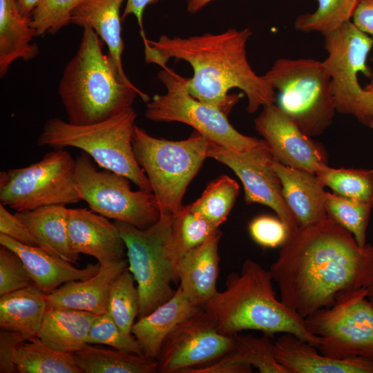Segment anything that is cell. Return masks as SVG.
Instances as JSON below:
<instances>
[{"label":"cell","mask_w":373,"mask_h":373,"mask_svg":"<svg viewBox=\"0 0 373 373\" xmlns=\"http://www.w3.org/2000/svg\"><path fill=\"white\" fill-rule=\"evenodd\" d=\"M269 271L281 301L305 318L373 284V246L327 218L291 231Z\"/></svg>","instance_id":"cell-1"},{"label":"cell","mask_w":373,"mask_h":373,"mask_svg":"<svg viewBox=\"0 0 373 373\" xmlns=\"http://www.w3.org/2000/svg\"><path fill=\"white\" fill-rule=\"evenodd\" d=\"M252 35L249 28H229L217 34L206 32L187 37L162 35L157 41H143L145 61L161 68L175 58L185 61L193 68L188 78L189 93L202 103L228 115L240 95L229 94L237 88L247 98V111L276 102V92L251 68L247 56V44Z\"/></svg>","instance_id":"cell-2"},{"label":"cell","mask_w":373,"mask_h":373,"mask_svg":"<svg viewBox=\"0 0 373 373\" xmlns=\"http://www.w3.org/2000/svg\"><path fill=\"white\" fill-rule=\"evenodd\" d=\"M83 28L78 49L58 84L68 122L87 125L106 120L132 107L137 96L148 102L151 97L126 82L111 56L104 53V42L95 30Z\"/></svg>","instance_id":"cell-3"},{"label":"cell","mask_w":373,"mask_h":373,"mask_svg":"<svg viewBox=\"0 0 373 373\" xmlns=\"http://www.w3.org/2000/svg\"><path fill=\"white\" fill-rule=\"evenodd\" d=\"M273 281L269 269L247 259L240 273L228 275L225 289L218 291L203 308L224 334L245 330L289 333L318 348L321 338L308 330L305 318L277 298Z\"/></svg>","instance_id":"cell-4"},{"label":"cell","mask_w":373,"mask_h":373,"mask_svg":"<svg viewBox=\"0 0 373 373\" xmlns=\"http://www.w3.org/2000/svg\"><path fill=\"white\" fill-rule=\"evenodd\" d=\"M136 117L132 107L87 125L51 117L45 122L37 144L55 149H79L102 168L126 177L140 189L152 192L151 183L134 155L132 140Z\"/></svg>","instance_id":"cell-5"},{"label":"cell","mask_w":373,"mask_h":373,"mask_svg":"<svg viewBox=\"0 0 373 373\" xmlns=\"http://www.w3.org/2000/svg\"><path fill=\"white\" fill-rule=\"evenodd\" d=\"M125 243L128 269L140 294L139 318L150 314L175 293L180 256L173 234V215L161 213L151 227L140 229L115 221Z\"/></svg>","instance_id":"cell-6"},{"label":"cell","mask_w":373,"mask_h":373,"mask_svg":"<svg viewBox=\"0 0 373 373\" xmlns=\"http://www.w3.org/2000/svg\"><path fill=\"white\" fill-rule=\"evenodd\" d=\"M262 77L278 91L277 106L309 137L321 135L331 125L336 102L323 61L280 58Z\"/></svg>","instance_id":"cell-7"},{"label":"cell","mask_w":373,"mask_h":373,"mask_svg":"<svg viewBox=\"0 0 373 373\" xmlns=\"http://www.w3.org/2000/svg\"><path fill=\"white\" fill-rule=\"evenodd\" d=\"M132 144L161 213L175 214L184 206L186 188L207 157L209 141L197 131L180 141L157 138L135 124Z\"/></svg>","instance_id":"cell-8"},{"label":"cell","mask_w":373,"mask_h":373,"mask_svg":"<svg viewBox=\"0 0 373 373\" xmlns=\"http://www.w3.org/2000/svg\"><path fill=\"white\" fill-rule=\"evenodd\" d=\"M157 77L166 93L154 95L146 102L145 116L154 122H178L192 126L209 142L235 151L261 146L264 140L245 135L231 124L227 115L193 97L188 90V78L167 66Z\"/></svg>","instance_id":"cell-9"},{"label":"cell","mask_w":373,"mask_h":373,"mask_svg":"<svg viewBox=\"0 0 373 373\" xmlns=\"http://www.w3.org/2000/svg\"><path fill=\"white\" fill-rule=\"evenodd\" d=\"M126 177L97 168L82 152L75 159V188L90 210L107 218L146 229L160 219L161 211L153 192L131 190Z\"/></svg>","instance_id":"cell-10"},{"label":"cell","mask_w":373,"mask_h":373,"mask_svg":"<svg viewBox=\"0 0 373 373\" xmlns=\"http://www.w3.org/2000/svg\"><path fill=\"white\" fill-rule=\"evenodd\" d=\"M75 159L56 149L28 166L0 173V202L17 211L82 200L75 188Z\"/></svg>","instance_id":"cell-11"},{"label":"cell","mask_w":373,"mask_h":373,"mask_svg":"<svg viewBox=\"0 0 373 373\" xmlns=\"http://www.w3.org/2000/svg\"><path fill=\"white\" fill-rule=\"evenodd\" d=\"M368 288L341 296L330 307L305 318L308 330L321 338L318 350L338 359L360 358L373 363V305Z\"/></svg>","instance_id":"cell-12"},{"label":"cell","mask_w":373,"mask_h":373,"mask_svg":"<svg viewBox=\"0 0 373 373\" xmlns=\"http://www.w3.org/2000/svg\"><path fill=\"white\" fill-rule=\"evenodd\" d=\"M323 36L327 57L323 62L331 78L336 112L353 115L363 124L367 92L358 77L361 73L370 78L373 74L367 62L373 39L352 21Z\"/></svg>","instance_id":"cell-13"},{"label":"cell","mask_w":373,"mask_h":373,"mask_svg":"<svg viewBox=\"0 0 373 373\" xmlns=\"http://www.w3.org/2000/svg\"><path fill=\"white\" fill-rule=\"evenodd\" d=\"M207 157L229 167L241 180L247 204L270 207L287 226L290 233L298 224L283 195L279 177L274 169L276 160L265 143L243 151H235L209 142Z\"/></svg>","instance_id":"cell-14"},{"label":"cell","mask_w":373,"mask_h":373,"mask_svg":"<svg viewBox=\"0 0 373 373\" xmlns=\"http://www.w3.org/2000/svg\"><path fill=\"white\" fill-rule=\"evenodd\" d=\"M236 334L218 332L202 307L179 323L166 336L157 358L158 372L182 373L220 358L233 348Z\"/></svg>","instance_id":"cell-15"},{"label":"cell","mask_w":373,"mask_h":373,"mask_svg":"<svg viewBox=\"0 0 373 373\" xmlns=\"http://www.w3.org/2000/svg\"><path fill=\"white\" fill-rule=\"evenodd\" d=\"M254 124L281 164L314 174L327 165L325 148L302 131L275 103L262 106Z\"/></svg>","instance_id":"cell-16"},{"label":"cell","mask_w":373,"mask_h":373,"mask_svg":"<svg viewBox=\"0 0 373 373\" xmlns=\"http://www.w3.org/2000/svg\"><path fill=\"white\" fill-rule=\"evenodd\" d=\"M68 232L72 250L93 256L101 266L126 258V245L115 224L92 210L68 209Z\"/></svg>","instance_id":"cell-17"},{"label":"cell","mask_w":373,"mask_h":373,"mask_svg":"<svg viewBox=\"0 0 373 373\" xmlns=\"http://www.w3.org/2000/svg\"><path fill=\"white\" fill-rule=\"evenodd\" d=\"M222 232L218 229L202 244L184 254L178 267L180 287L196 306L203 307L218 291V245Z\"/></svg>","instance_id":"cell-18"},{"label":"cell","mask_w":373,"mask_h":373,"mask_svg":"<svg viewBox=\"0 0 373 373\" xmlns=\"http://www.w3.org/2000/svg\"><path fill=\"white\" fill-rule=\"evenodd\" d=\"M0 244L14 251L21 259L33 283L46 294L72 280H82L97 274L100 264H88L77 269L70 262L40 247L23 245L0 233Z\"/></svg>","instance_id":"cell-19"},{"label":"cell","mask_w":373,"mask_h":373,"mask_svg":"<svg viewBox=\"0 0 373 373\" xmlns=\"http://www.w3.org/2000/svg\"><path fill=\"white\" fill-rule=\"evenodd\" d=\"M274 350L276 359L289 373H373V363L366 360L329 357L289 333L274 341Z\"/></svg>","instance_id":"cell-20"},{"label":"cell","mask_w":373,"mask_h":373,"mask_svg":"<svg viewBox=\"0 0 373 373\" xmlns=\"http://www.w3.org/2000/svg\"><path fill=\"white\" fill-rule=\"evenodd\" d=\"M128 260L108 266H101L97 274L82 280L64 283L46 294L48 306L88 312L96 315L107 312L108 301L113 286L128 267Z\"/></svg>","instance_id":"cell-21"},{"label":"cell","mask_w":373,"mask_h":373,"mask_svg":"<svg viewBox=\"0 0 373 373\" xmlns=\"http://www.w3.org/2000/svg\"><path fill=\"white\" fill-rule=\"evenodd\" d=\"M274 167L280 180L284 200L298 226H307L327 218L325 186L316 174L281 164Z\"/></svg>","instance_id":"cell-22"},{"label":"cell","mask_w":373,"mask_h":373,"mask_svg":"<svg viewBox=\"0 0 373 373\" xmlns=\"http://www.w3.org/2000/svg\"><path fill=\"white\" fill-rule=\"evenodd\" d=\"M201 308L194 305L180 287L167 301L150 314L139 318L132 329V334L139 343L143 354L157 359L162 343L169 333L180 323Z\"/></svg>","instance_id":"cell-23"},{"label":"cell","mask_w":373,"mask_h":373,"mask_svg":"<svg viewBox=\"0 0 373 373\" xmlns=\"http://www.w3.org/2000/svg\"><path fill=\"white\" fill-rule=\"evenodd\" d=\"M124 0H83L73 11L70 23L95 30L108 48L122 78L127 77L122 61L124 46L122 37L120 9Z\"/></svg>","instance_id":"cell-24"},{"label":"cell","mask_w":373,"mask_h":373,"mask_svg":"<svg viewBox=\"0 0 373 373\" xmlns=\"http://www.w3.org/2000/svg\"><path fill=\"white\" fill-rule=\"evenodd\" d=\"M68 213V209L66 205L55 204L17 211L15 214L28 228L43 249L77 264L79 255L72 250L69 243Z\"/></svg>","instance_id":"cell-25"},{"label":"cell","mask_w":373,"mask_h":373,"mask_svg":"<svg viewBox=\"0 0 373 373\" xmlns=\"http://www.w3.org/2000/svg\"><path fill=\"white\" fill-rule=\"evenodd\" d=\"M97 316L48 306L37 337L57 351L74 354L87 344L89 329Z\"/></svg>","instance_id":"cell-26"},{"label":"cell","mask_w":373,"mask_h":373,"mask_svg":"<svg viewBox=\"0 0 373 373\" xmlns=\"http://www.w3.org/2000/svg\"><path fill=\"white\" fill-rule=\"evenodd\" d=\"M36 37L30 19L23 17L16 0H0V77L8 73L12 63L28 61L39 54V46L32 43Z\"/></svg>","instance_id":"cell-27"},{"label":"cell","mask_w":373,"mask_h":373,"mask_svg":"<svg viewBox=\"0 0 373 373\" xmlns=\"http://www.w3.org/2000/svg\"><path fill=\"white\" fill-rule=\"evenodd\" d=\"M47 307L46 294L35 285L1 296L0 327L37 337Z\"/></svg>","instance_id":"cell-28"},{"label":"cell","mask_w":373,"mask_h":373,"mask_svg":"<svg viewBox=\"0 0 373 373\" xmlns=\"http://www.w3.org/2000/svg\"><path fill=\"white\" fill-rule=\"evenodd\" d=\"M82 373H154L158 372L157 359L98 347L84 345L73 354Z\"/></svg>","instance_id":"cell-29"},{"label":"cell","mask_w":373,"mask_h":373,"mask_svg":"<svg viewBox=\"0 0 373 373\" xmlns=\"http://www.w3.org/2000/svg\"><path fill=\"white\" fill-rule=\"evenodd\" d=\"M14 363L19 373H82L73 354L57 351L37 337L17 346Z\"/></svg>","instance_id":"cell-30"},{"label":"cell","mask_w":373,"mask_h":373,"mask_svg":"<svg viewBox=\"0 0 373 373\" xmlns=\"http://www.w3.org/2000/svg\"><path fill=\"white\" fill-rule=\"evenodd\" d=\"M316 175L325 186L340 195L373 207V170L323 166Z\"/></svg>","instance_id":"cell-31"},{"label":"cell","mask_w":373,"mask_h":373,"mask_svg":"<svg viewBox=\"0 0 373 373\" xmlns=\"http://www.w3.org/2000/svg\"><path fill=\"white\" fill-rule=\"evenodd\" d=\"M272 336L262 333L256 337L238 333L233 348L225 355L234 362L256 367L261 373H289L276 358Z\"/></svg>","instance_id":"cell-32"},{"label":"cell","mask_w":373,"mask_h":373,"mask_svg":"<svg viewBox=\"0 0 373 373\" xmlns=\"http://www.w3.org/2000/svg\"><path fill=\"white\" fill-rule=\"evenodd\" d=\"M239 191L238 182L223 175L210 182L202 195L189 207L219 227L227 220Z\"/></svg>","instance_id":"cell-33"},{"label":"cell","mask_w":373,"mask_h":373,"mask_svg":"<svg viewBox=\"0 0 373 373\" xmlns=\"http://www.w3.org/2000/svg\"><path fill=\"white\" fill-rule=\"evenodd\" d=\"M318 6L313 12L301 14L294 26L303 32L329 33L345 23L352 21L361 0H316Z\"/></svg>","instance_id":"cell-34"},{"label":"cell","mask_w":373,"mask_h":373,"mask_svg":"<svg viewBox=\"0 0 373 373\" xmlns=\"http://www.w3.org/2000/svg\"><path fill=\"white\" fill-rule=\"evenodd\" d=\"M372 209L368 204L326 191L327 218L349 231L360 246L367 244L366 233Z\"/></svg>","instance_id":"cell-35"},{"label":"cell","mask_w":373,"mask_h":373,"mask_svg":"<svg viewBox=\"0 0 373 373\" xmlns=\"http://www.w3.org/2000/svg\"><path fill=\"white\" fill-rule=\"evenodd\" d=\"M135 282L133 274L127 268L113 286L108 301L107 312L127 334H132L135 319L140 312V294Z\"/></svg>","instance_id":"cell-36"},{"label":"cell","mask_w":373,"mask_h":373,"mask_svg":"<svg viewBox=\"0 0 373 373\" xmlns=\"http://www.w3.org/2000/svg\"><path fill=\"white\" fill-rule=\"evenodd\" d=\"M219 227L189 205L183 206L173 215V234L180 258L190 250L202 244Z\"/></svg>","instance_id":"cell-37"},{"label":"cell","mask_w":373,"mask_h":373,"mask_svg":"<svg viewBox=\"0 0 373 373\" xmlns=\"http://www.w3.org/2000/svg\"><path fill=\"white\" fill-rule=\"evenodd\" d=\"M83 0H40L31 12L30 25L36 36L54 35L70 23L73 10Z\"/></svg>","instance_id":"cell-38"},{"label":"cell","mask_w":373,"mask_h":373,"mask_svg":"<svg viewBox=\"0 0 373 373\" xmlns=\"http://www.w3.org/2000/svg\"><path fill=\"white\" fill-rule=\"evenodd\" d=\"M86 343L106 345L118 350L143 354L134 336L124 333L108 312L97 316L89 329Z\"/></svg>","instance_id":"cell-39"},{"label":"cell","mask_w":373,"mask_h":373,"mask_svg":"<svg viewBox=\"0 0 373 373\" xmlns=\"http://www.w3.org/2000/svg\"><path fill=\"white\" fill-rule=\"evenodd\" d=\"M34 285L23 261L10 248L0 247V296Z\"/></svg>","instance_id":"cell-40"},{"label":"cell","mask_w":373,"mask_h":373,"mask_svg":"<svg viewBox=\"0 0 373 373\" xmlns=\"http://www.w3.org/2000/svg\"><path fill=\"white\" fill-rule=\"evenodd\" d=\"M248 229L254 241L264 248L280 247L290 233L287 226L278 216L268 215L254 218Z\"/></svg>","instance_id":"cell-41"},{"label":"cell","mask_w":373,"mask_h":373,"mask_svg":"<svg viewBox=\"0 0 373 373\" xmlns=\"http://www.w3.org/2000/svg\"><path fill=\"white\" fill-rule=\"evenodd\" d=\"M0 233L28 246L41 247L38 240L25 224L0 203Z\"/></svg>","instance_id":"cell-42"},{"label":"cell","mask_w":373,"mask_h":373,"mask_svg":"<svg viewBox=\"0 0 373 373\" xmlns=\"http://www.w3.org/2000/svg\"><path fill=\"white\" fill-rule=\"evenodd\" d=\"M28 338L20 333L6 329L0 332V372H17L14 356L17 346Z\"/></svg>","instance_id":"cell-43"},{"label":"cell","mask_w":373,"mask_h":373,"mask_svg":"<svg viewBox=\"0 0 373 373\" xmlns=\"http://www.w3.org/2000/svg\"><path fill=\"white\" fill-rule=\"evenodd\" d=\"M252 367L234 362L224 355L213 364L199 367H191L182 373H251Z\"/></svg>","instance_id":"cell-44"},{"label":"cell","mask_w":373,"mask_h":373,"mask_svg":"<svg viewBox=\"0 0 373 373\" xmlns=\"http://www.w3.org/2000/svg\"><path fill=\"white\" fill-rule=\"evenodd\" d=\"M352 21L360 30L373 39V0H361Z\"/></svg>","instance_id":"cell-45"},{"label":"cell","mask_w":373,"mask_h":373,"mask_svg":"<svg viewBox=\"0 0 373 373\" xmlns=\"http://www.w3.org/2000/svg\"><path fill=\"white\" fill-rule=\"evenodd\" d=\"M160 0H126L124 11L122 15L124 21L128 15H133L137 19L140 28V35L143 39H146L143 27V15L145 8L151 4L156 3Z\"/></svg>","instance_id":"cell-46"},{"label":"cell","mask_w":373,"mask_h":373,"mask_svg":"<svg viewBox=\"0 0 373 373\" xmlns=\"http://www.w3.org/2000/svg\"><path fill=\"white\" fill-rule=\"evenodd\" d=\"M369 79V83L364 87L367 92V101L363 124L373 129V74Z\"/></svg>","instance_id":"cell-47"},{"label":"cell","mask_w":373,"mask_h":373,"mask_svg":"<svg viewBox=\"0 0 373 373\" xmlns=\"http://www.w3.org/2000/svg\"><path fill=\"white\" fill-rule=\"evenodd\" d=\"M40 0H16L21 15L30 19V15Z\"/></svg>","instance_id":"cell-48"},{"label":"cell","mask_w":373,"mask_h":373,"mask_svg":"<svg viewBox=\"0 0 373 373\" xmlns=\"http://www.w3.org/2000/svg\"><path fill=\"white\" fill-rule=\"evenodd\" d=\"M213 1L214 0H191L187 3V10L191 14H195Z\"/></svg>","instance_id":"cell-49"},{"label":"cell","mask_w":373,"mask_h":373,"mask_svg":"<svg viewBox=\"0 0 373 373\" xmlns=\"http://www.w3.org/2000/svg\"><path fill=\"white\" fill-rule=\"evenodd\" d=\"M367 298L370 302L373 305V284L368 288Z\"/></svg>","instance_id":"cell-50"},{"label":"cell","mask_w":373,"mask_h":373,"mask_svg":"<svg viewBox=\"0 0 373 373\" xmlns=\"http://www.w3.org/2000/svg\"><path fill=\"white\" fill-rule=\"evenodd\" d=\"M372 56L370 57V61H371L372 62H373V49H372Z\"/></svg>","instance_id":"cell-51"},{"label":"cell","mask_w":373,"mask_h":373,"mask_svg":"<svg viewBox=\"0 0 373 373\" xmlns=\"http://www.w3.org/2000/svg\"><path fill=\"white\" fill-rule=\"evenodd\" d=\"M186 2L188 3V2L190 1L191 0H186Z\"/></svg>","instance_id":"cell-52"}]
</instances>
